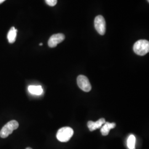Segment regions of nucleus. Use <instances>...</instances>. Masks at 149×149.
<instances>
[{"mask_svg": "<svg viewBox=\"0 0 149 149\" xmlns=\"http://www.w3.org/2000/svg\"><path fill=\"white\" fill-rule=\"evenodd\" d=\"M133 50L138 55L144 56L149 52V42L148 40L141 39L134 44Z\"/></svg>", "mask_w": 149, "mask_h": 149, "instance_id": "1", "label": "nucleus"}, {"mask_svg": "<svg viewBox=\"0 0 149 149\" xmlns=\"http://www.w3.org/2000/svg\"><path fill=\"white\" fill-rule=\"evenodd\" d=\"M19 127V124L15 120H12L6 123L0 131V136L2 138H6L12 133Z\"/></svg>", "mask_w": 149, "mask_h": 149, "instance_id": "2", "label": "nucleus"}, {"mask_svg": "<svg viewBox=\"0 0 149 149\" xmlns=\"http://www.w3.org/2000/svg\"><path fill=\"white\" fill-rule=\"evenodd\" d=\"M74 134L73 129L70 127L60 128L56 134V138L61 142H68Z\"/></svg>", "mask_w": 149, "mask_h": 149, "instance_id": "3", "label": "nucleus"}, {"mask_svg": "<svg viewBox=\"0 0 149 149\" xmlns=\"http://www.w3.org/2000/svg\"><path fill=\"white\" fill-rule=\"evenodd\" d=\"M95 29L100 35L103 36L106 31V23L104 17L102 16H97L95 19Z\"/></svg>", "mask_w": 149, "mask_h": 149, "instance_id": "4", "label": "nucleus"}, {"mask_svg": "<svg viewBox=\"0 0 149 149\" xmlns=\"http://www.w3.org/2000/svg\"><path fill=\"white\" fill-rule=\"evenodd\" d=\"M77 83L80 89L88 92L91 90L92 87L88 78L84 75H79L77 79Z\"/></svg>", "mask_w": 149, "mask_h": 149, "instance_id": "5", "label": "nucleus"}, {"mask_svg": "<svg viewBox=\"0 0 149 149\" xmlns=\"http://www.w3.org/2000/svg\"><path fill=\"white\" fill-rule=\"evenodd\" d=\"M65 39V36L63 34L59 33L53 34L48 40V45L50 48H55L59 43L63 42Z\"/></svg>", "mask_w": 149, "mask_h": 149, "instance_id": "6", "label": "nucleus"}, {"mask_svg": "<svg viewBox=\"0 0 149 149\" xmlns=\"http://www.w3.org/2000/svg\"><path fill=\"white\" fill-rule=\"evenodd\" d=\"M106 123V120L104 118H101L98 120L97 122H93V121H88L87 123V127L92 132L94 131L97 129L101 128L103 125Z\"/></svg>", "mask_w": 149, "mask_h": 149, "instance_id": "7", "label": "nucleus"}, {"mask_svg": "<svg viewBox=\"0 0 149 149\" xmlns=\"http://www.w3.org/2000/svg\"><path fill=\"white\" fill-rule=\"evenodd\" d=\"M116 124L115 123L106 122L101 129V132L102 135L107 136L109 134V131L113 128H115Z\"/></svg>", "mask_w": 149, "mask_h": 149, "instance_id": "8", "label": "nucleus"}, {"mask_svg": "<svg viewBox=\"0 0 149 149\" xmlns=\"http://www.w3.org/2000/svg\"><path fill=\"white\" fill-rule=\"evenodd\" d=\"M29 92L33 95H41L43 93V90L41 86L31 85L28 87Z\"/></svg>", "mask_w": 149, "mask_h": 149, "instance_id": "9", "label": "nucleus"}, {"mask_svg": "<svg viewBox=\"0 0 149 149\" xmlns=\"http://www.w3.org/2000/svg\"><path fill=\"white\" fill-rule=\"evenodd\" d=\"M17 30L14 27H12L9 31L7 34V39L8 42L11 44L15 43L16 41Z\"/></svg>", "mask_w": 149, "mask_h": 149, "instance_id": "10", "label": "nucleus"}, {"mask_svg": "<svg viewBox=\"0 0 149 149\" xmlns=\"http://www.w3.org/2000/svg\"><path fill=\"white\" fill-rule=\"evenodd\" d=\"M135 141L136 139L135 136L132 134L128 137L127 140V146L129 149H135Z\"/></svg>", "mask_w": 149, "mask_h": 149, "instance_id": "11", "label": "nucleus"}, {"mask_svg": "<svg viewBox=\"0 0 149 149\" xmlns=\"http://www.w3.org/2000/svg\"><path fill=\"white\" fill-rule=\"evenodd\" d=\"M47 4L50 6H54L57 3V0H45Z\"/></svg>", "mask_w": 149, "mask_h": 149, "instance_id": "12", "label": "nucleus"}, {"mask_svg": "<svg viewBox=\"0 0 149 149\" xmlns=\"http://www.w3.org/2000/svg\"><path fill=\"white\" fill-rule=\"evenodd\" d=\"M5 1H6V0H0V4L2 3V2H3Z\"/></svg>", "mask_w": 149, "mask_h": 149, "instance_id": "13", "label": "nucleus"}, {"mask_svg": "<svg viewBox=\"0 0 149 149\" xmlns=\"http://www.w3.org/2000/svg\"><path fill=\"white\" fill-rule=\"evenodd\" d=\"M39 45H40V46L43 45V43H40V44H39Z\"/></svg>", "mask_w": 149, "mask_h": 149, "instance_id": "14", "label": "nucleus"}, {"mask_svg": "<svg viewBox=\"0 0 149 149\" xmlns=\"http://www.w3.org/2000/svg\"><path fill=\"white\" fill-rule=\"evenodd\" d=\"M26 149H32L31 148H26Z\"/></svg>", "mask_w": 149, "mask_h": 149, "instance_id": "15", "label": "nucleus"}, {"mask_svg": "<svg viewBox=\"0 0 149 149\" xmlns=\"http://www.w3.org/2000/svg\"><path fill=\"white\" fill-rule=\"evenodd\" d=\"M147 1H148V2H149V0H147Z\"/></svg>", "mask_w": 149, "mask_h": 149, "instance_id": "16", "label": "nucleus"}]
</instances>
